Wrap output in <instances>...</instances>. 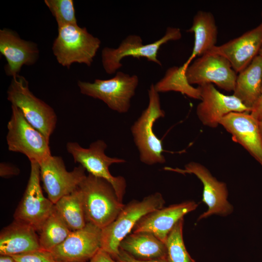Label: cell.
Listing matches in <instances>:
<instances>
[{"mask_svg": "<svg viewBox=\"0 0 262 262\" xmlns=\"http://www.w3.org/2000/svg\"><path fill=\"white\" fill-rule=\"evenodd\" d=\"M39 232L41 248L50 251L62 244L72 231L54 208Z\"/></svg>", "mask_w": 262, "mask_h": 262, "instance_id": "d4e9b609", "label": "cell"}, {"mask_svg": "<svg viewBox=\"0 0 262 262\" xmlns=\"http://www.w3.org/2000/svg\"><path fill=\"white\" fill-rule=\"evenodd\" d=\"M185 75L191 85L213 83L228 92L234 91L237 76L226 58L212 52L196 59L188 67Z\"/></svg>", "mask_w": 262, "mask_h": 262, "instance_id": "4fadbf2b", "label": "cell"}, {"mask_svg": "<svg viewBox=\"0 0 262 262\" xmlns=\"http://www.w3.org/2000/svg\"><path fill=\"white\" fill-rule=\"evenodd\" d=\"M40 166L31 163V172L23 197L14 215V220L39 231L52 212L54 204L43 194L40 186Z\"/></svg>", "mask_w": 262, "mask_h": 262, "instance_id": "30bf717a", "label": "cell"}, {"mask_svg": "<svg viewBox=\"0 0 262 262\" xmlns=\"http://www.w3.org/2000/svg\"></svg>", "mask_w": 262, "mask_h": 262, "instance_id": "8d00e7d4", "label": "cell"}, {"mask_svg": "<svg viewBox=\"0 0 262 262\" xmlns=\"http://www.w3.org/2000/svg\"><path fill=\"white\" fill-rule=\"evenodd\" d=\"M184 218L175 224L165 242L167 262H196L188 252L183 238Z\"/></svg>", "mask_w": 262, "mask_h": 262, "instance_id": "4316f807", "label": "cell"}, {"mask_svg": "<svg viewBox=\"0 0 262 262\" xmlns=\"http://www.w3.org/2000/svg\"><path fill=\"white\" fill-rule=\"evenodd\" d=\"M36 231L33 227L14 220L0 232V255L13 256L40 249Z\"/></svg>", "mask_w": 262, "mask_h": 262, "instance_id": "ffe728a7", "label": "cell"}, {"mask_svg": "<svg viewBox=\"0 0 262 262\" xmlns=\"http://www.w3.org/2000/svg\"><path fill=\"white\" fill-rule=\"evenodd\" d=\"M101 44L100 40L78 24L58 27L52 50L58 63L69 68L74 63L91 66Z\"/></svg>", "mask_w": 262, "mask_h": 262, "instance_id": "277c9868", "label": "cell"}, {"mask_svg": "<svg viewBox=\"0 0 262 262\" xmlns=\"http://www.w3.org/2000/svg\"><path fill=\"white\" fill-rule=\"evenodd\" d=\"M262 48V22L242 35L220 46L209 52L226 58L236 73L245 69L256 57Z\"/></svg>", "mask_w": 262, "mask_h": 262, "instance_id": "e0dca14e", "label": "cell"}, {"mask_svg": "<svg viewBox=\"0 0 262 262\" xmlns=\"http://www.w3.org/2000/svg\"><path fill=\"white\" fill-rule=\"evenodd\" d=\"M148 104L141 115L131 126V130L134 142L139 153L141 162L152 165L164 164L165 158L162 141L154 132V125L160 118L165 116L161 108L159 93L151 84L148 90Z\"/></svg>", "mask_w": 262, "mask_h": 262, "instance_id": "7a4b0ae2", "label": "cell"}, {"mask_svg": "<svg viewBox=\"0 0 262 262\" xmlns=\"http://www.w3.org/2000/svg\"><path fill=\"white\" fill-rule=\"evenodd\" d=\"M101 229L87 222L72 231L65 240L50 251L58 262H86L101 248Z\"/></svg>", "mask_w": 262, "mask_h": 262, "instance_id": "5bb4252c", "label": "cell"}, {"mask_svg": "<svg viewBox=\"0 0 262 262\" xmlns=\"http://www.w3.org/2000/svg\"><path fill=\"white\" fill-rule=\"evenodd\" d=\"M197 206L195 201L187 200L152 211L141 217L131 232L151 233L165 243L168 235L178 221Z\"/></svg>", "mask_w": 262, "mask_h": 262, "instance_id": "2e32d148", "label": "cell"}, {"mask_svg": "<svg viewBox=\"0 0 262 262\" xmlns=\"http://www.w3.org/2000/svg\"><path fill=\"white\" fill-rule=\"evenodd\" d=\"M139 83L138 77L117 71L108 80L95 79L93 82L79 81L80 92L103 101L108 107L119 113H127Z\"/></svg>", "mask_w": 262, "mask_h": 262, "instance_id": "ba28073f", "label": "cell"}, {"mask_svg": "<svg viewBox=\"0 0 262 262\" xmlns=\"http://www.w3.org/2000/svg\"><path fill=\"white\" fill-rule=\"evenodd\" d=\"M0 262H15V261L12 256L0 255Z\"/></svg>", "mask_w": 262, "mask_h": 262, "instance_id": "836d02e7", "label": "cell"}, {"mask_svg": "<svg viewBox=\"0 0 262 262\" xmlns=\"http://www.w3.org/2000/svg\"><path fill=\"white\" fill-rule=\"evenodd\" d=\"M54 208L71 231L82 229L87 223L79 187L61 198L54 204Z\"/></svg>", "mask_w": 262, "mask_h": 262, "instance_id": "cb8c5ba5", "label": "cell"}, {"mask_svg": "<svg viewBox=\"0 0 262 262\" xmlns=\"http://www.w3.org/2000/svg\"><path fill=\"white\" fill-rule=\"evenodd\" d=\"M44 2L55 17L58 27L78 24L73 0H45Z\"/></svg>", "mask_w": 262, "mask_h": 262, "instance_id": "83f0119b", "label": "cell"}, {"mask_svg": "<svg viewBox=\"0 0 262 262\" xmlns=\"http://www.w3.org/2000/svg\"><path fill=\"white\" fill-rule=\"evenodd\" d=\"M40 180L48 198L54 204L61 198L79 187L86 176L85 168L80 165L68 171L62 157L50 156L40 164Z\"/></svg>", "mask_w": 262, "mask_h": 262, "instance_id": "7c38bea8", "label": "cell"}, {"mask_svg": "<svg viewBox=\"0 0 262 262\" xmlns=\"http://www.w3.org/2000/svg\"><path fill=\"white\" fill-rule=\"evenodd\" d=\"M7 99L16 106L28 122L49 140L57 124L53 109L30 91L27 80L19 75L13 77L8 87Z\"/></svg>", "mask_w": 262, "mask_h": 262, "instance_id": "5b68a950", "label": "cell"}, {"mask_svg": "<svg viewBox=\"0 0 262 262\" xmlns=\"http://www.w3.org/2000/svg\"><path fill=\"white\" fill-rule=\"evenodd\" d=\"M89 262H117L108 252L100 248Z\"/></svg>", "mask_w": 262, "mask_h": 262, "instance_id": "1f68e13d", "label": "cell"}, {"mask_svg": "<svg viewBox=\"0 0 262 262\" xmlns=\"http://www.w3.org/2000/svg\"><path fill=\"white\" fill-rule=\"evenodd\" d=\"M0 52L7 61L5 73L13 78L19 75L23 66L34 64L39 53L36 44L21 39L17 33L7 28L0 30Z\"/></svg>", "mask_w": 262, "mask_h": 262, "instance_id": "d6986e66", "label": "cell"}, {"mask_svg": "<svg viewBox=\"0 0 262 262\" xmlns=\"http://www.w3.org/2000/svg\"><path fill=\"white\" fill-rule=\"evenodd\" d=\"M87 222L102 229L117 217L125 204L112 185L104 179L89 174L79 186Z\"/></svg>", "mask_w": 262, "mask_h": 262, "instance_id": "6da1fadb", "label": "cell"}, {"mask_svg": "<svg viewBox=\"0 0 262 262\" xmlns=\"http://www.w3.org/2000/svg\"><path fill=\"white\" fill-rule=\"evenodd\" d=\"M67 152L89 174L105 180L113 187L119 200L123 202L127 187L126 181L122 176L115 177L109 171V167L114 164L126 162L124 159L110 157L105 154L106 143L102 140L92 142L88 148L82 147L77 142H68Z\"/></svg>", "mask_w": 262, "mask_h": 262, "instance_id": "9c48e42d", "label": "cell"}, {"mask_svg": "<svg viewBox=\"0 0 262 262\" xmlns=\"http://www.w3.org/2000/svg\"><path fill=\"white\" fill-rule=\"evenodd\" d=\"M262 92V56L258 55L237 76L233 95L250 111L256 106Z\"/></svg>", "mask_w": 262, "mask_h": 262, "instance_id": "7402d4cb", "label": "cell"}, {"mask_svg": "<svg viewBox=\"0 0 262 262\" xmlns=\"http://www.w3.org/2000/svg\"><path fill=\"white\" fill-rule=\"evenodd\" d=\"M187 31L194 33L195 41L191 55L181 66L185 72L196 56L208 53L216 46L218 30L213 14L209 12L198 11L194 16L192 26Z\"/></svg>", "mask_w": 262, "mask_h": 262, "instance_id": "44dd1931", "label": "cell"}, {"mask_svg": "<svg viewBox=\"0 0 262 262\" xmlns=\"http://www.w3.org/2000/svg\"><path fill=\"white\" fill-rule=\"evenodd\" d=\"M19 173V170L16 167L5 163H0V175L1 177H5L17 175Z\"/></svg>", "mask_w": 262, "mask_h": 262, "instance_id": "4dcf8cb0", "label": "cell"}, {"mask_svg": "<svg viewBox=\"0 0 262 262\" xmlns=\"http://www.w3.org/2000/svg\"><path fill=\"white\" fill-rule=\"evenodd\" d=\"M250 114L258 122L262 120V92L259 101L252 110Z\"/></svg>", "mask_w": 262, "mask_h": 262, "instance_id": "d6a6232c", "label": "cell"}, {"mask_svg": "<svg viewBox=\"0 0 262 262\" xmlns=\"http://www.w3.org/2000/svg\"><path fill=\"white\" fill-rule=\"evenodd\" d=\"M12 256L16 262H58L50 251L42 248Z\"/></svg>", "mask_w": 262, "mask_h": 262, "instance_id": "f1b7e54d", "label": "cell"}, {"mask_svg": "<svg viewBox=\"0 0 262 262\" xmlns=\"http://www.w3.org/2000/svg\"><path fill=\"white\" fill-rule=\"evenodd\" d=\"M115 260L117 262H167L166 259H161L147 261H141L137 260L121 249Z\"/></svg>", "mask_w": 262, "mask_h": 262, "instance_id": "f546056e", "label": "cell"}, {"mask_svg": "<svg viewBox=\"0 0 262 262\" xmlns=\"http://www.w3.org/2000/svg\"><path fill=\"white\" fill-rule=\"evenodd\" d=\"M259 55H261V56H262V49H261L260 51V52L259 53Z\"/></svg>", "mask_w": 262, "mask_h": 262, "instance_id": "d590c367", "label": "cell"}, {"mask_svg": "<svg viewBox=\"0 0 262 262\" xmlns=\"http://www.w3.org/2000/svg\"><path fill=\"white\" fill-rule=\"evenodd\" d=\"M164 170L181 174L195 175L203 184L202 201L208 206L207 210L200 214L197 221L216 214L226 216L233 211V207L228 200V190L226 184L213 177L210 171L200 163L191 162L183 169L165 167Z\"/></svg>", "mask_w": 262, "mask_h": 262, "instance_id": "8fae6325", "label": "cell"}, {"mask_svg": "<svg viewBox=\"0 0 262 262\" xmlns=\"http://www.w3.org/2000/svg\"><path fill=\"white\" fill-rule=\"evenodd\" d=\"M259 130H260V134L261 135V137L262 139V120L259 122Z\"/></svg>", "mask_w": 262, "mask_h": 262, "instance_id": "e575fe53", "label": "cell"}, {"mask_svg": "<svg viewBox=\"0 0 262 262\" xmlns=\"http://www.w3.org/2000/svg\"><path fill=\"white\" fill-rule=\"evenodd\" d=\"M198 87L201 101L197 106L196 113L199 120L206 126L217 127L221 119L231 112H250L233 95L221 93L212 83H205Z\"/></svg>", "mask_w": 262, "mask_h": 262, "instance_id": "9a60e30c", "label": "cell"}, {"mask_svg": "<svg viewBox=\"0 0 262 262\" xmlns=\"http://www.w3.org/2000/svg\"><path fill=\"white\" fill-rule=\"evenodd\" d=\"M165 200L159 192L150 194L141 200H133L125 205L116 219L101 229V248L115 259L122 240L131 231L144 215L164 207Z\"/></svg>", "mask_w": 262, "mask_h": 262, "instance_id": "3957f363", "label": "cell"}, {"mask_svg": "<svg viewBox=\"0 0 262 262\" xmlns=\"http://www.w3.org/2000/svg\"><path fill=\"white\" fill-rule=\"evenodd\" d=\"M232 136L262 167V139L259 122L247 112H231L219 122Z\"/></svg>", "mask_w": 262, "mask_h": 262, "instance_id": "ac0fdd59", "label": "cell"}, {"mask_svg": "<svg viewBox=\"0 0 262 262\" xmlns=\"http://www.w3.org/2000/svg\"><path fill=\"white\" fill-rule=\"evenodd\" d=\"M11 108L6 137L9 150L21 153L30 163L40 164L52 155L49 140L28 122L16 106L12 105Z\"/></svg>", "mask_w": 262, "mask_h": 262, "instance_id": "52a82bcc", "label": "cell"}, {"mask_svg": "<svg viewBox=\"0 0 262 262\" xmlns=\"http://www.w3.org/2000/svg\"><path fill=\"white\" fill-rule=\"evenodd\" d=\"M179 28L169 27L164 35L152 43L145 45L141 37L136 34H131L123 39L116 48H104L101 51V62L105 72L109 74L116 73L122 65L121 61L126 57L131 56L140 59L146 58L162 66L157 58L159 50L164 44L176 41L181 38Z\"/></svg>", "mask_w": 262, "mask_h": 262, "instance_id": "8992f818", "label": "cell"}, {"mask_svg": "<svg viewBox=\"0 0 262 262\" xmlns=\"http://www.w3.org/2000/svg\"><path fill=\"white\" fill-rule=\"evenodd\" d=\"M119 249L138 260L166 259L165 243L147 232L130 233L120 242Z\"/></svg>", "mask_w": 262, "mask_h": 262, "instance_id": "603a6c76", "label": "cell"}, {"mask_svg": "<svg viewBox=\"0 0 262 262\" xmlns=\"http://www.w3.org/2000/svg\"><path fill=\"white\" fill-rule=\"evenodd\" d=\"M156 91L180 92L188 97L201 100L199 87L195 88L190 84L186 78L185 72L181 66H172L167 69L164 76L154 84Z\"/></svg>", "mask_w": 262, "mask_h": 262, "instance_id": "484cf974", "label": "cell"}]
</instances>
